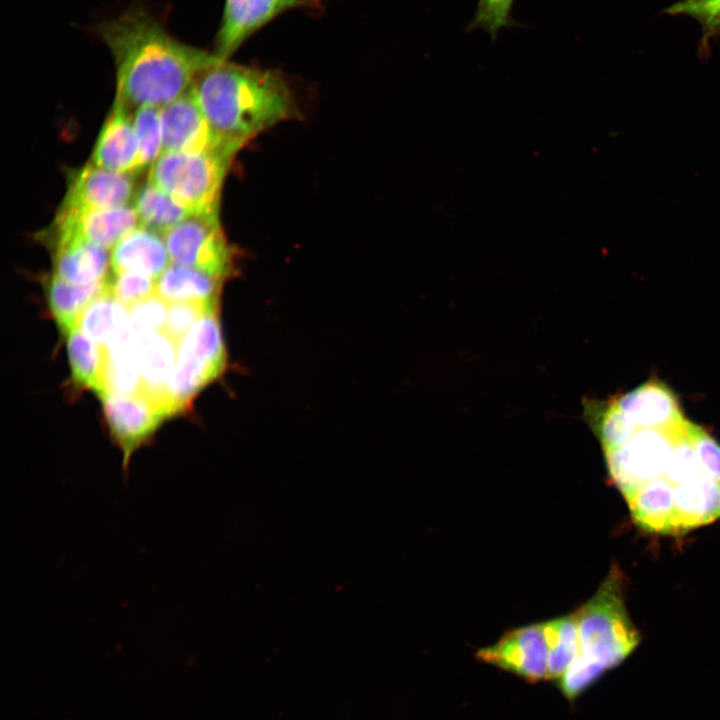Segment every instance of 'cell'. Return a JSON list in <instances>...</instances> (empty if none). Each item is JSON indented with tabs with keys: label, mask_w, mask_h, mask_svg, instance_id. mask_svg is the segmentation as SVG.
<instances>
[{
	"label": "cell",
	"mask_w": 720,
	"mask_h": 720,
	"mask_svg": "<svg viewBox=\"0 0 720 720\" xmlns=\"http://www.w3.org/2000/svg\"><path fill=\"white\" fill-rule=\"evenodd\" d=\"M623 580L620 569L612 566L592 598L573 612L578 629L577 655L605 670L623 662L640 642L625 607Z\"/></svg>",
	"instance_id": "3"
},
{
	"label": "cell",
	"mask_w": 720,
	"mask_h": 720,
	"mask_svg": "<svg viewBox=\"0 0 720 720\" xmlns=\"http://www.w3.org/2000/svg\"><path fill=\"white\" fill-rule=\"evenodd\" d=\"M548 646V680H559L578 652L574 613L543 622Z\"/></svg>",
	"instance_id": "26"
},
{
	"label": "cell",
	"mask_w": 720,
	"mask_h": 720,
	"mask_svg": "<svg viewBox=\"0 0 720 720\" xmlns=\"http://www.w3.org/2000/svg\"><path fill=\"white\" fill-rule=\"evenodd\" d=\"M177 344L163 331L137 334V358L141 377L140 394L171 416L166 385L174 368Z\"/></svg>",
	"instance_id": "18"
},
{
	"label": "cell",
	"mask_w": 720,
	"mask_h": 720,
	"mask_svg": "<svg viewBox=\"0 0 720 720\" xmlns=\"http://www.w3.org/2000/svg\"><path fill=\"white\" fill-rule=\"evenodd\" d=\"M235 154L225 149L163 152L148 181L190 214L219 212L220 194Z\"/></svg>",
	"instance_id": "4"
},
{
	"label": "cell",
	"mask_w": 720,
	"mask_h": 720,
	"mask_svg": "<svg viewBox=\"0 0 720 720\" xmlns=\"http://www.w3.org/2000/svg\"><path fill=\"white\" fill-rule=\"evenodd\" d=\"M168 250L161 233L138 225L113 248L110 265L113 272H135L158 279L170 265Z\"/></svg>",
	"instance_id": "19"
},
{
	"label": "cell",
	"mask_w": 720,
	"mask_h": 720,
	"mask_svg": "<svg viewBox=\"0 0 720 720\" xmlns=\"http://www.w3.org/2000/svg\"><path fill=\"white\" fill-rule=\"evenodd\" d=\"M133 207L137 213L139 225L162 235L192 215L148 180L135 193Z\"/></svg>",
	"instance_id": "25"
},
{
	"label": "cell",
	"mask_w": 720,
	"mask_h": 720,
	"mask_svg": "<svg viewBox=\"0 0 720 720\" xmlns=\"http://www.w3.org/2000/svg\"><path fill=\"white\" fill-rule=\"evenodd\" d=\"M102 401L111 435L122 451L123 471L127 473L132 454L149 440L167 415L140 393L108 396Z\"/></svg>",
	"instance_id": "10"
},
{
	"label": "cell",
	"mask_w": 720,
	"mask_h": 720,
	"mask_svg": "<svg viewBox=\"0 0 720 720\" xmlns=\"http://www.w3.org/2000/svg\"><path fill=\"white\" fill-rule=\"evenodd\" d=\"M687 420V419H686ZM703 473L686 431V421L678 432L673 449L662 476L673 487Z\"/></svg>",
	"instance_id": "32"
},
{
	"label": "cell",
	"mask_w": 720,
	"mask_h": 720,
	"mask_svg": "<svg viewBox=\"0 0 720 720\" xmlns=\"http://www.w3.org/2000/svg\"><path fill=\"white\" fill-rule=\"evenodd\" d=\"M514 2L515 0H478L466 32L483 29L495 40L501 29L518 26V22L512 17Z\"/></svg>",
	"instance_id": "31"
},
{
	"label": "cell",
	"mask_w": 720,
	"mask_h": 720,
	"mask_svg": "<svg viewBox=\"0 0 720 720\" xmlns=\"http://www.w3.org/2000/svg\"><path fill=\"white\" fill-rule=\"evenodd\" d=\"M67 352L73 379L99 396L104 360L103 347L78 328L66 334Z\"/></svg>",
	"instance_id": "27"
},
{
	"label": "cell",
	"mask_w": 720,
	"mask_h": 720,
	"mask_svg": "<svg viewBox=\"0 0 720 720\" xmlns=\"http://www.w3.org/2000/svg\"><path fill=\"white\" fill-rule=\"evenodd\" d=\"M223 281L197 269L170 264L156 281V295L166 303L218 301Z\"/></svg>",
	"instance_id": "22"
},
{
	"label": "cell",
	"mask_w": 720,
	"mask_h": 720,
	"mask_svg": "<svg viewBox=\"0 0 720 720\" xmlns=\"http://www.w3.org/2000/svg\"><path fill=\"white\" fill-rule=\"evenodd\" d=\"M672 16H688L701 28L699 53L708 55L711 42L720 37V0H681L664 11Z\"/></svg>",
	"instance_id": "28"
},
{
	"label": "cell",
	"mask_w": 720,
	"mask_h": 720,
	"mask_svg": "<svg viewBox=\"0 0 720 720\" xmlns=\"http://www.w3.org/2000/svg\"><path fill=\"white\" fill-rule=\"evenodd\" d=\"M612 401L638 429H666L685 420L674 392L657 379L614 397Z\"/></svg>",
	"instance_id": "14"
},
{
	"label": "cell",
	"mask_w": 720,
	"mask_h": 720,
	"mask_svg": "<svg viewBox=\"0 0 720 720\" xmlns=\"http://www.w3.org/2000/svg\"><path fill=\"white\" fill-rule=\"evenodd\" d=\"M161 126L163 152L225 149L234 153L215 138L191 88L161 108Z\"/></svg>",
	"instance_id": "12"
},
{
	"label": "cell",
	"mask_w": 720,
	"mask_h": 720,
	"mask_svg": "<svg viewBox=\"0 0 720 720\" xmlns=\"http://www.w3.org/2000/svg\"><path fill=\"white\" fill-rule=\"evenodd\" d=\"M685 421L666 429H637L622 446L603 451L609 478L626 501L644 483L664 475Z\"/></svg>",
	"instance_id": "6"
},
{
	"label": "cell",
	"mask_w": 720,
	"mask_h": 720,
	"mask_svg": "<svg viewBox=\"0 0 720 720\" xmlns=\"http://www.w3.org/2000/svg\"><path fill=\"white\" fill-rule=\"evenodd\" d=\"M167 306L156 294L128 307L131 329L136 334L162 331L167 314Z\"/></svg>",
	"instance_id": "35"
},
{
	"label": "cell",
	"mask_w": 720,
	"mask_h": 720,
	"mask_svg": "<svg viewBox=\"0 0 720 720\" xmlns=\"http://www.w3.org/2000/svg\"><path fill=\"white\" fill-rule=\"evenodd\" d=\"M686 431L702 472L720 482V444L703 427L689 420Z\"/></svg>",
	"instance_id": "34"
},
{
	"label": "cell",
	"mask_w": 720,
	"mask_h": 720,
	"mask_svg": "<svg viewBox=\"0 0 720 720\" xmlns=\"http://www.w3.org/2000/svg\"><path fill=\"white\" fill-rule=\"evenodd\" d=\"M129 326L128 308L108 288L84 310L77 328L100 346H106Z\"/></svg>",
	"instance_id": "23"
},
{
	"label": "cell",
	"mask_w": 720,
	"mask_h": 720,
	"mask_svg": "<svg viewBox=\"0 0 720 720\" xmlns=\"http://www.w3.org/2000/svg\"><path fill=\"white\" fill-rule=\"evenodd\" d=\"M218 301H177L168 303L162 331L177 345L206 313L217 309Z\"/></svg>",
	"instance_id": "30"
},
{
	"label": "cell",
	"mask_w": 720,
	"mask_h": 720,
	"mask_svg": "<svg viewBox=\"0 0 720 720\" xmlns=\"http://www.w3.org/2000/svg\"><path fill=\"white\" fill-rule=\"evenodd\" d=\"M139 145L133 113L114 104L96 141L90 163L122 174H136Z\"/></svg>",
	"instance_id": "15"
},
{
	"label": "cell",
	"mask_w": 720,
	"mask_h": 720,
	"mask_svg": "<svg viewBox=\"0 0 720 720\" xmlns=\"http://www.w3.org/2000/svg\"><path fill=\"white\" fill-rule=\"evenodd\" d=\"M191 89L217 141L234 153L298 113L288 82L271 69L220 59L196 77Z\"/></svg>",
	"instance_id": "2"
},
{
	"label": "cell",
	"mask_w": 720,
	"mask_h": 720,
	"mask_svg": "<svg viewBox=\"0 0 720 720\" xmlns=\"http://www.w3.org/2000/svg\"><path fill=\"white\" fill-rule=\"evenodd\" d=\"M476 657L530 682L548 680V646L543 622L506 632L493 645L478 650Z\"/></svg>",
	"instance_id": "9"
},
{
	"label": "cell",
	"mask_w": 720,
	"mask_h": 720,
	"mask_svg": "<svg viewBox=\"0 0 720 720\" xmlns=\"http://www.w3.org/2000/svg\"><path fill=\"white\" fill-rule=\"evenodd\" d=\"M108 288V277L100 282L76 285L52 275L47 281L48 304L59 329L65 335L77 329L84 310Z\"/></svg>",
	"instance_id": "20"
},
{
	"label": "cell",
	"mask_w": 720,
	"mask_h": 720,
	"mask_svg": "<svg viewBox=\"0 0 720 720\" xmlns=\"http://www.w3.org/2000/svg\"><path fill=\"white\" fill-rule=\"evenodd\" d=\"M322 0H224L213 53L229 58L254 34L292 10H320Z\"/></svg>",
	"instance_id": "8"
},
{
	"label": "cell",
	"mask_w": 720,
	"mask_h": 720,
	"mask_svg": "<svg viewBox=\"0 0 720 720\" xmlns=\"http://www.w3.org/2000/svg\"><path fill=\"white\" fill-rule=\"evenodd\" d=\"M54 274L76 285L106 279L110 258L107 249L81 237L52 233Z\"/></svg>",
	"instance_id": "16"
},
{
	"label": "cell",
	"mask_w": 720,
	"mask_h": 720,
	"mask_svg": "<svg viewBox=\"0 0 720 720\" xmlns=\"http://www.w3.org/2000/svg\"><path fill=\"white\" fill-rule=\"evenodd\" d=\"M171 264L203 271L224 280L233 268V251L219 212L193 214L163 234Z\"/></svg>",
	"instance_id": "7"
},
{
	"label": "cell",
	"mask_w": 720,
	"mask_h": 720,
	"mask_svg": "<svg viewBox=\"0 0 720 720\" xmlns=\"http://www.w3.org/2000/svg\"><path fill=\"white\" fill-rule=\"evenodd\" d=\"M132 174L98 168L91 163L74 172L59 210L83 212L123 207L134 198Z\"/></svg>",
	"instance_id": "11"
},
{
	"label": "cell",
	"mask_w": 720,
	"mask_h": 720,
	"mask_svg": "<svg viewBox=\"0 0 720 720\" xmlns=\"http://www.w3.org/2000/svg\"><path fill=\"white\" fill-rule=\"evenodd\" d=\"M583 411L603 451L622 446L638 429L617 408L612 399H584Z\"/></svg>",
	"instance_id": "24"
},
{
	"label": "cell",
	"mask_w": 720,
	"mask_h": 720,
	"mask_svg": "<svg viewBox=\"0 0 720 720\" xmlns=\"http://www.w3.org/2000/svg\"><path fill=\"white\" fill-rule=\"evenodd\" d=\"M673 498L667 535H683L720 518V482L704 473L674 486Z\"/></svg>",
	"instance_id": "17"
},
{
	"label": "cell",
	"mask_w": 720,
	"mask_h": 720,
	"mask_svg": "<svg viewBox=\"0 0 720 720\" xmlns=\"http://www.w3.org/2000/svg\"><path fill=\"white\" fill-rule=\"evenodd\" d=\"M138 225L133 206L83 212L58 210L52 232L75 235L110 249Z\"/></svg>",
	"instance_id": "13"
},
{
	"label": "cell",
	"mask_w": 720,
	"mask_h": 720,
	"mask_svg": "<svg viewBox=\"0 0 720 720\" xmlns=\"http://www.w3.org/2000/svg\"><path fill=\"white\" fill-rule=\"evenodd\" d=\"M116 67L114 104L133 113L162 108L185 94L196 77L220 60L172 36L145 8L131 7L97 26ZM222 60V59H221Z\"/></svg>",
	"instance_id": "1"
},
{
	"label": "cell",
	"mask_w": 720,
	"mask_h": 720,
	"mask_svg": "<svg viewBox=\"0 0 720 720\" xmlns=\"http://www.w3.org/2000/svg\"><path fill=\"white\" fill-rule=\"evenodd\" d=\"M226 351L217 310L202 316L177 346L174 368L166 385L172 415L184 410L193 397L224 370Z\"/></svg>",
	"instance_id": "5"
},
{
	"label": "cell",
	"mask_w": 720,
	"mask_h": 720,
	"mask_svg": "<svg viewBox=\"0 0 720 720\" xmlns=\"http://www.w3.org/2000/svg\"><path fill=\"white\" fill-rule=\"evenodd\" d=\"M673 488L663 477L656 478L640 486L626 501L641 529L667 535L674 510Z\"/></svg>",
	"instance_id": "21"
},
{
	"label": "cell",
	"mask_w": 720,
	"mask_h": 720,
	"mask_svg": "<svg viewBox=\"0 0 720 720\" xmlns=\"http://www.w3.org/2000/svg\"><path fill=\"white\" fill-rule=\"evenodd\" d=\"M113 297L125 307H130L156 294V279L135 272H114L108 276Z\"/></svg>",
	"instance_id": "33"
},
{
	"label": "cell",
	"mask_w": 720,
	"mask_h": 720,
	"mask_svg": "<svg viewBox=\"0 0 720 720\" xmlns=\"http://www.w3.org/2000/svg\"><path fill=\"white\" fill-rule=\"evenodd\" d=\"M133 123L139 145L138 170L141 172L152 166L163 152L161 108H138L133 113Z\"/></svg>",
	"instance_id": "29"
}]
</instances>
